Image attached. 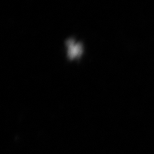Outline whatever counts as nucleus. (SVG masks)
Returning a JSON list of instances; mask_svg holds the SVG:
<instances>
[{
  "mask_svg": "<svg viewBox=\"0 0 154 154\" xmlns=\"http://www.w3.org/2000/svg\"><path fill=\"white\" fill-rule=\"evenodd\" d=\"M68 50H69V55L70 57H76L82 53V46L81 45L77 44L76 42L69 40L68 42Z\"/></svg>",
  "mask_w": 154,
  "mask_h": 154,
  "instance_id": "obj_1",
  "label": "nucleus"
}]
</instances>
